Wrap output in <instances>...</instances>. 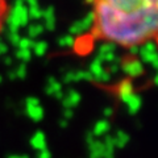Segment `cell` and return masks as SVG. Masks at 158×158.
Here are the masks:
<instances>
[{
    "label": "cell",
    "instance_id": "2",
    "mask_svg": "<svg viewBox=\"0 0 158 158\" xmlns=\"http://www.w3.org/2000/svg\"><path fill=\"white\" fill-rule=\"evenodd\" d=\"M9 12H11V4H9V0H0V34H2L3 29L7 24Z\"/></svg>",
    "mask_w": 158,
    "mask_h": 158
},
{
    "label": "cell",
    "instance_id": "1",
    "mask_svg": "<svg viewBox=\"0 0 158 158\" xmlns=\"http://www.w3.org/2000/svg\"><path fill=\"white\" fill-rule=\"evenodd\" d=\"M87 42L133 49L154 41L158 33V0H87Z\"/></svg>",
    "mask_w": 158,
    "mask_h": 158
},
{
    "label": "cell",
    "instance_id": "3",
    "mask_svg": "<svg viewBox=\"0 0 158 158\" xmlns=\"http://www.w3.org/2000/svg\"><path fill=\"white\" fill-rule=\"evenodd\" d=\"M154 42H156V46H157V49H158V33H157V36H156V38H154Z\"/></svg>",
    "mask_w": 158,
    "mask_h": 158
}]
</instances>
